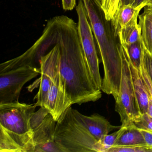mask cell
<instances>
[{
    "label": "cell",
    "mask_w": 152,
    "mask_h": 152,
    "mask_svg": "<svg viewBox=\"0 0 152 152\" xmlns=\"http://www.w3.org/2000/svg\"><path fill=\"white\" fill-rule=\"evenodd\" d=\"M35 104H0V152H34L31 117Z\"/></svg>",
    "instance_id": "obj_3"
},
{
    "label": "cell",
    "mask_w": 152,
    "mask_h": 152,
    "mask_svg": "<svg viewBox=\"0 0 152 152\" xmlns=\"http://www.w3.org/2000/svg\"><path fill=\"white\" fill-rule=\"evenodd\" d=\"M138 128L143 135L146 144L148 146L152 148V131L146 129H141V128Z\"/></svg>",
    "instance_id": "obj_24"
},
{
    "label": "cell",
    "mask_w": 152,
    "mask_h": 152,
    "mask_svg": "<svg viewBox=\"0 0 152 152\" xmlns=\"http://www.w3.org/2000/svg\"><path fill=\"white\" fill-rule=\"evenodd\" d=\"M30 123L33 132L34 152H64L55 141L56 121L48 109L40 107L32 115Z\"/></svg>",
    "instance_id": "obj_7"
},
{
    "label": "cell",
    "mask_w": 152,
    "mask_h": 152,
    "mask_svg": "<svg viewBox=\"0 0 152 152\" xmlns=\"http://www.w3.org/2000/svg\"><path fill=\"white\" fill-rule=\"evenodd\" d=\"M75 9L78 18V34L90 74L95 87L101 90L102 79L99 72V59L92 28L82 0H79Z\"/></svg>",
    "instance_id": "obj_6"
},
{
    "label": "cell",
    "mask_w": 152,
    "mask_h": 152,
    "mask_svg": "<svg viewBox=\"0 0 152 152\" xmlns=\"http://www.w3.org/2000/svg\"><path fill=\"white\" fill-rule=\"evenodd\" d=\"M148 1L149 0H133L132 5L135 7L139 8L142 10L146 7Z\"/></svg>",
    "instance_id": "obj_26"
},
{
    "label": "cell",
    "mask_w": 152,
    "mask_h": 152,
    "mask_svg": "<svg viewBox=\"0 0 152 152\" xmlns=\"http://www.w3.org/2000/svg\"><path fill=\"white\" fill-rule=\"evenodd\" d=\"M133 0H121L120 6L123 5H128V4H132L133 2Z\"/></svg>",
    "instance_id": "obj_28"
},
{
    "label": "cell",
    "mask_w": 152,
    "mask_h": 152,
    "mask_svg": "<svg viewBox=\"0 0 152 152\" xmlns=\"http://www.w3.org/2000/svg\"><path fill=\"white\" fill-rule=\"evenodd\" d=\"M121 0H102L101 8L106 19L111 21L119 8Z\"/></svg>",
    "instance_id": "obj_19"
},
{
    "label": "cell",
    "mask_w": 152,
    "mask_h": 152,
    "mask_svg": "<svg viewBox=\"0 0 152 152\" xmlns=\"http://www.w3.org/2000/svg\"><path fill=\"white\" fill-rule=\"evenodd\" d=\"M72 105L66 91L65 83L59 70V64L55 69L45 107L57 122Z\"/></svg>",
    "instance_id": "obj_10"
},
{
    "label": "cell",
    "mask_w": 152,
    "mask_h": 152,
    "mask_svg": "<svg viewBox=\"0 0 152 152\" xmlns=\"http://www.w3.org/2000/svg\"><path fill=\"white\" fill-rule=\"evenodd\" d=\"M63 9L65 11H71L75 8L76 0H62Z\"/></svg>",
    "instance_id": "obj_25"
},
{
    "label": "cell",
    "mask_w": 152,
    "mask_h": 152,
    "mask_svg": "<svg viewBox=\"0 0 152 152\" xmlns=\"http://www.w3.org/2000/svg\"><path fill=\"white\" fill-rule=\"evenodd\" d=\"M146 6H152V0H149L147 3Z\"/></svg>",
    "instance_id": "obj_30"
},
{
    "label": "cell",
    "mask_w": 152,
    "mask_h": 152,
    "mask_svg": "<svg viewBox=\"0 0 152 152\" xmlns=\"http://www.w3.org/2000/svg\"><path fill=\"white\" fill-rule=\"evenodd\" d=\"M55 140L64 152H96L98 141L75 115L72 107L56 122Z\"/></svg>",
    "instance_id": "obj_4"
},
{
    "label": "cell",
    "mask_w": 152,
    "mask_h": 152,
    "mask_svg": "<svg viewBox=\"0 0 152 152\" xmlns=\"http://www.w3.org/2000/svg\"><path fill=\"white\" fill-rule=\"evenodd\" d=\"M137 145L146 144L139 128L133 124L127 126V129L121 135L114 145Z\"/></svg>",
    "instance_id": "obj_14"
},
{
    "label": "cell",
    "mask_w": 152,
    "mask_h": 152,
    "mask_svg": "<svg viewBox=\"0 0 152 152\" xmlns=\"http://www.w3.org/2000/svg\"><path fill=\"white\" fill-rule=\"evenodd\" d=\"M129 62L133 88L140 111L141 114L145 113H147L149 105L150 94L147 87L142 78L140 70L135 67L129 60Z\"/></svg>",
    "instance_id": "obj_12"
},
{
    "label": "cell",
    "mask_w": 152,
    "mask_h": 152,
    "mask_svg": "<svg viewBox=\"0 0 152 152\" xmlns=\"http://www.w3.org/2000/svg\"><path fill=\"white\" fill-rule=\"evenodd\" d=\"M40 73V68L30 65L0 73V104L18 100L24 85Z\"/></svg>",
    "instance_id": "obj_8"
},
{
    "label": "cell",
    "mask_w": 152,
    "mask_h": 152,
    "mask_svg": "<svg viewBox=\"0 0 152 152\" xmlns=\"http://www.w3.org/2000/svg\"><path fill=\"white\" fill-rule=\"evenodd\" d=\"M152 152V148L146 145H114L107 152Z\"/></svg>",
    "instance_id": "obj_20"
},
{
    "label": "cell",
    "mask_w": 152,
    "mask_h": 152,
    "mask_svg": "<svg viewBox=\"0 0 152 152\" xmlns=\"http://www.w3.org/2000/svg\"><path fill=\"white\" fill-rule=\"evenodd\" d=\"M60 47L59 70L72 104L96 102L102 97L90 74L78 34L77 24L66 16L51 18Z\"/></svg>",
    "instance_id": "obj_1"
},
{
    "label": "cell",
    "mask_w": 152,
    "mask_h": 152,
    "mask_svg": "<svg viewBox=\"0 0 152 152\" xmlns=\"http://www.w3.org/2000/svg\"><path fill=\"white\" fill-rule=\"evenodd\" d=\"M141 10L130 4L120 6L111 21L115 37H118V34L122 29L137 20Z\"/></svg>",
    "instance_id": "obj_13"
},
{
    "label": "cell",
    "mask_w": 152,
    "mask_h": 152,
    "mask_svg": "<svg viewBox=\"0 0 152 152\" xmlns=\"http://www.w3.org/2000/svg\"><path fill=\"white\" fill-rule=\"evenodd\" d=\"M143 46L142 38L135 43L126 46H122L127 52L130 62L139 69H140L142 64Z\"/></svg>",
    "instance_id": "obj_18"
},
{
    "label": "cell",
    "mask_w": 152,
    "mask_h": 152,
    "mask_svg": "<svg viewBox=\"0 0 152 152\" xmlns=\"http://www.w3.org/2000/svg\"><path fill=\"white\" fill-rule=\"evenodd\" d=\"M127 126L121 125L118 131L111 134H107L97 141L95 146L96 152H107L113 146L121 135L127 129Z\"/></svg>",
    "instance_id": "obj_17"
},
{
    "label": "cell",
    "mask_w": 152,
    "mask_h": 152,
    "mask_svg": "<svg viewBox=\"0 0 152 152\" xmlns=\"http://www.w3.org/2000/svg\"><path fill=\"white\" fill-rule=\"evenodd\" d=\"M118 38L122 46L135 43L141 39V28L137 23V20L122 29L118 34Z\"/></svg>",
    "instance_id": "obj_15"
},
{
    "label": "cell",
    "mask_w": 152,
    "mask_h": 152,
    "mask_svg": "<svg viewBox=\"0 0 152 152\" xmlns=\"http://www.w3.org/2000/svg\"><path fill=\"white\" fill-rule=\"evenodd\" d=\"M139 24L141 28V38L145 48L152 54V17L143 12L139 15Z\"/></svg>",
    "instance_id": "obj_16"
},
{
    "label": "cell",
    "mask_w": 152,
    "mask_h": 152,
    "mask_svg": "<svg viewBox=\"0 0 152 152\" xmlns=\"http://www.w3.org/2000/svg\"><path fill=\"white\" fill-rule=\"evenodd\" d=\"M73 112L77 118L98 140L105 135L109 134L112 131L121 128V126H115L111 124L105 117L98 114H93L91 115H84L74 108Z\"/></svg>",
    "instance_id": "obj_11"
},
{
    "label": "cell",
    "mask_w": 152,
    "mask_h": 152,
    "mask_svg": "<svg viewBox=\"0 0 152 152\" xmlns=\"http://www.w3.org/2000/svg\"><path fill=\"white\" fill-rule=\"evenodd\" d=\"M140 70L142 78H143L145 83L148 89L150 97L152 99V82L151 79H150V77H149V75H148V74L147 72L145 67L144 63H143V60H142V64H141V66H140Z\"/></svg>",
    "instance_id": "obj_23"
},
{
    "label": "cell",
    "mask_w": 152,
    "mask_h": 152,
    "mask_svg": "<svg viewBox=\"0 0 152 152\" xmlns=\"http://www.w3.org/2000/svg\"><path fill=\"white\" fill-rule=\"evenodd\" d=\"M144 9V12L150 15L152 17V6H146Z\"/></svg>",
    "instance_id": "obj_27"
},
{
    "label": "cell",
    "mask_w": 152,
    "mask_h": 152,
    "mask_svg": "<svg viewBox=\"0 0 152 152\" xmlns=\"http://www.w3.org/2000/svg\"><path fill=\"white\" fill-rule=\"evenodd\" d=\"M51 28L54 39V47L47 54L42 56L40 59L41 77L39 79V88L34 98L36 99L37 107H45L48 100L50 88L52 82L55 69L60 62V50L59 45L56 41L54 28L51 19L48 21Z\"/></svg>",
    "instance_id": "obj_9"
},
{
    "label": "cell",
    "mask_w": 152,
    "mask_h": 152,
    "mask_svg": "<svg viewBox=\"0 0 152 152\" xmlns=\"http://www.w3.org/2000/svg\"></svg>",
    "instance_id": "obj_31"
},
{
    "label": "cell",
    "mask_w": 152,
    "mask_h": 152,
    "mask_svg": "<svg viewBox=\"0 0 152 152\" xmlns=\"http://www.w3.org/2000/svg\"><path fill=\"white\" fill-rule=\"evenodd\" d=\"M142 60L147 72L152 82V54L145 48L144 44L143 46Z\"/></svg>",
    "instance_id": "obj_21"
},
{
    "label": "cell",
    "mask_w": 152,
    "mask_h": 152,
    "mask_svg": "<svg viewBox=\"0 0 152 152\" xmlns=\"http://www.w3.org/2000/svg\"><path fill=\"white\" fill-rule=\"evenodd\" d=\"M134 124L138 128L152 131V117L147 113L142 114L139 120Z\"/></svg>",
    "instance_id": "obj_22"
},
{
    "label": "cell",
    "mask_w": 152,
    "mask_h": 152,
    "mask_svg": "<svg viewBox=\"0 0 152 152\" xmlns=\"http://www.w3.org/2000/svg\"><path fill=\"white\" fill-rule=\"evenodd\" d=\"M121 75L119 93L114 98L115 111L120 116L121 125L128 126L137 122L141 113L134 91L128 55L121 45Z\"/></svg>",
    "instance_id": "obj_5"
},
{
    "label": "cell",
    "mask_w": 152,
    "mask_h": 152,
    "mask_svg": "<svg viewBox=\"0 0 152 152\" xmlns=\"http://www.w3.org/2000/svg\"><path fill=\"white\" fill-rule=\"evenodd\" d=\"M97 46L104 68L101 91L114 98L119 93L121 75V44L117 41L111 21L106 19L101 7L92 0H82Z\"/></svg>",
    "instance_id": "obj_2"
},
{
    "label": "cell",
    "mask_w": 152,
    "mask_h": 152,
    "mask_svg": "<svg viewBox=\"0 0 152 152\" xmlns=\"http://www.w3.org/2000/svg\"><path fill=\"white\" fill-rule=\"evenodd\" d=\"M92 1H95V2H96L97 5H98L99 6L101 7V1H102V0H92Z\"/></svg>",
    "instance_id": "obj_29"
}]
</instances>
